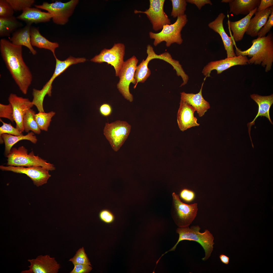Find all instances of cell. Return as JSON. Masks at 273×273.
<instances>
[{"label": "cell", "instance_id": "obj_1", "mask_svg": "<svg viewBox=\"0 0 273 273\" xmlns=\"http://www.w3.org/2000/svg\"><path fill=\"white\" fill-rule=\"evenodd\" d=\"M22 46L13 44L2 38L0 40L1 56L13 78L22 93L27 94L32 80V75L23 60Z\"/></svg>", "mask_w": 273, "mask_h": 273}, {"label": "cell", "instance_id": "obj_2", "mask_svg": "<svg viewBox=\"0 0 273 273\" xmlns=\"http://www.w3.org/2000/svg\"><path fill=\"white\" fill-rule=\"evenodd\" d=\"M251 46L248 49L242 51L236 46V55L248 56L251 58L248 64L261 65L265 67V72L271 68L273 62V36L272 32L266 36L258 37L253 40Z\"/></svg>", "mask_w": 273, "mask_h": 273}, {"label": "cell", "instance_id": "obj_3", "mask_svg": "<svg viewBox=\"0 0 273 273\" xmlns=\"http://www.w3.org/2000/svg\"><path fill=\"white\" fill-rule=\"evenodd\" d=\"M200 228L198 225L178 227L176 232L179 234L178 239L175 245L170 249L162 255V257L168 252L174 251L177 245L182 241L187 240L195 241L200 244L203 248L205 253L204 257L202 259L203 261L207 260L210 256L213 250L214 244L213 235L208 230L203 233L200 232Z\"/></svg>", "mask_w": 273, "mask_h": 273}, {"label": "cell", "instance_id": "obj_4", "mask_svg": "<svg viewBox=\"0 0 273 273\" xmlns=\"http://www.w3.org/2000/svg\"><path fill=\"white\" fill-rule=\"evenodd\" d=\"M188 21L187 16L185 14L177 17L173 24L164 26L160 32L155 33L150 32L149 36L150 38L154 39V46H156L163 41L166 42V46L168 47L174 43L181 44L183 41L181 32Z\"/></svg>", "mask_w": 273, "mask_h": 273}, {"label": "cell", "instance_id": "obj_5", "mask_svg": "<svg viewBox=\"0 0 273 273\" xmlns=\"http://www.w3.org/2000/svg\"><path fill=\"white\" fill-rule=\"evenodd\" d=\"M6 156L8 166L23 167L39 166L48 171L55 169L53 164L47 162L38 156L35 155L33 151L28 153V150L23 146L18 148H12L10 152Z\"/></svg>", "mask_w": 273, "mask_h": 273}, {"label": "cell", "instance_id": "obj_6", "mask_svg": "<svg viewBox=\"0 0 273 273\" xmlns=\"http://www.w3.org/2000/svg\"><path fill=\"white\" fill-rule=\"evenodd\" d=\"M171 209L172 216L178 227L188 226L196 217L198 211L197 203L187 204L180 200L178 195L173 192Z\"/></svg>", "mask_w": 273, "mask_h": 273}, {"label": "cell", "instance_id": "obj_7", "mask_svg": "<svg viewBox=\"0 0 273 273\" xmlns=\"http://www.w3.org/2000/svg\"><path fill=\"white\" fill-rule=\"evenodd\" d=\"M79 2L78 0H71L66 3L58 1L50 3L44 2L41 5L34 6L36 8L46 10L52 14L54 23L64 25L68 21Z\"/></svg>", "mask_w": 273, "mask_h": 273}, {"label": "cell", "instance_id": "obj_8", "mask_svg": "<svg viewBox=\"0 0 273 273\" xmlns=\"http://www.w3.org/2000/svg\"><path fill=\"white\" fill-rule=\"evenodd\" d=\"M131 127L125 121H117L106 123L104 134L115 151H117L123 144L129 134Z\"/></svg>", "mask_w": 273, "mask_h": 273}, {"label": "cell", "instance_id": "obj_9", "mask_svg": "<svg viewBox=\"0 0 273 273\" xmlns=\"http://www.w3.org/2000/svg\"><path fill=\"white\" fill-rule=\"evenodd\" d=\"M138 61L134 56L124 61L118 76L117 87L125 98L130 102L133 101V97L129 91V85L131 83L135 84L134 75Z\"/></svg>", "mask_w": 273, "mask_h": 273}, {"label": "cell", "instance_id": "obj_10", "mask_svg": "<svg viewBox=\"0 0 273 273\" xmlns=\"http://www.w3.org/2000/svg\"><path fill=\"white\" fill-rule=\"evenodd\" d=\"M54 57L56 59V64L55 71L52 76L41 90L35 88L33 89L32 94L33 97L38 102H43L44 98L47 95L49 96H51L52 83L56 77L64 72L70 65L85 61V59L84 58H75L71 56L64 61L59 60L56 56Z\"/></svg>", "mask_w": 273, "mask_h": 273}, {"label": "cell", "instance_id": "obj_11", "mask_svg": "<svg viewBox=\"0 0 273 273\" xmlns=\"http://www.w3.org/2000/svg\"><path fill=\"white\" fill-rule=\"evenodd\" d=\"M125 47L122 43H115L110 49H104L100 53L92 58L90 61L101 63L106 62L113 67L116 76H118L120 71L124 62Z\"/></svg>", "mask_w": 273, "mask_h": 273}, {"label": "cell", "instance_id": "obj_12", "mask_svg": "<svg viewBox=\"0 0 273 273\" xmlns=\"http://www.w3.org/2000/svg\"><path fill=\"white\" fill-rule=\"evenodd\" d=\"M164 0H150L149 8L144 11L135 10V14L143 13L146 14L155 31L162 29L163 26L171 24L170 20L164 11Z\"/></svg>", "mask_w": 273, "mask_h": 273}, {"label": "cell", "instance_id": "obj_13", "mask_svg": "<svg viewBox=\"0 0 273 273\" xmlns=\"http://www.w3.org/2000/svg\"><path fill=\"white\" fill-rule=\"evenodd\" d=\"M0 169L3 171H11L14 172L26 174L32 180L34 184L37 187L41 186L47 183L51 175L48 170L39 166L25 167L11 166L1 165Z\"/></svg>", "mask_w": 273, "mask_h": 273}, {"label": "cell", "instance_id": "obj_14", "mask_svg": "<svg viewBox=\"0 0 273 273\" xmlns=\"http://www.w3.org/2000/svg\"><path fill=\"white\" fill-rule=\"evenodd\" d=\"M28 261L30 264L29 269L21 273H57L60 268L55 258L48 255H40Z\"/></svg>", "mask_w": 273, "mask_h": 273}, {"label": "cell", "instance_id": "obj_15", "mask_svg": "<svg viewBox=\"0 0 273 273\" xmlns=\"http://www.w3.org/2000/svg\"><path fill=\"white\" fill-rule=\"evenodd\" d=\"M9 103L12 105L13 117L16 124V128L21 132L24 130L23 119L26 112L34 106L28 99L19 97L11 93L8 98Z\"/></svg>", "mask_w": 273, "mask_h": 273}, {"label": "cell", "instance_id": "obj_16", "mask_svg": "<svg viewBox=\"0 0 273 273\" xmlns=\"http://www.w3.org/2000/svg\"><path fill=\"white\" fill-rule=\"evenodd\" d=\"M248 62L249 59L245 56L239 55L227 57L224 59L209 62L204 67L202 73L205 76V78H206L210 76V74L213 70H216L217 74H219L231 67L237 65L248 64Z\"/></svg>", "mask_w": 273, "mask_h": 273}, {"label": "cell", "instance_id": "obj_17", "mask_svg": "<svg viewBox=\"0 0 273 273\" xmlns=\"http://www.w3.org/2000/svg\"><path fill=\"white\" fill-rule=\"evenodd\" d=\"M177 114V121L180 129L183 131L192 127L198 126L197 119L194 116V108L186 102L180 100Z\"/></svg>", "mask_w": 273, "mask_h": 273}, {"label": "cell", "instance_id": "obj_18", "mask_svg": "<svg viewBox=\"0 0 273 273\" xmlns=\"http://www.w3.org/2000/svg\"><path fill=\"white\" fill-rule=\"evenodd\" d=\"M225 15L223 13H220L215 19L209 23V27L215 32L218 33L221 37L225 50L227 57L236 56L234 49L235 42L232 38L229 36L224 30L223 24V20Z\"/></svg>", "mask_w": 273, "mask_h": 273}, {"label": "cell", "instance_id": "obj_19", "mask_svg": "<svg viewBox=\"0 0 273 273\" xmlns=\"http://www.w3.org/2000/svg\"><path fill=\"white\" fill-rule=\"evenodd\" d=\"M204 83H202L199 92L196 94L180 93V100L185 101L193 107L199 116H203L210 108V104L203 97L202 93Z\"/></svg>", "mask_w": 273, "mask_h": 273}, {"label": "cell", "instance_id": "obj_20", "mask_svg": "<svg viewBox=\"0 0 273 273\" xmlns=\"http://www.w3.org/2000/svg\"><path fill=\"white\" fill-rule=\"evenodd\" d=\"M251 97L254 101L258 106V113L254 120L247 124L248 131L251 141L250 131L251 126L255 124V122L259 116H265L267 118L272 124V122L271 120L269 111L270 107L273 103V95L268 96H261L257 94H254L250 95Z\"/></svg>", "mask_w": 273, "mask_h": 273}, {"label": "cell", "instance_id": "obj_21", "mask_svg": "<svg viewBox=\"0 0 273 273\" xmlns=\"http://www.w3.org/2000/svg\"><path fill=\"white\" fill-rule=\"evenodd\" d=\"M53 15L47 12L42 11L39 9L29 7L26 8L22 13L17 17V19L23 21L27 24H38L48 22L52 18Z\"/></svg>", "mask_w": 273, "mask_h": 273}, {"label": "cell", "instance_id": "obj_22", "mask_svg": "<svg viewBox=\"0 0 273 273\" xmlns=\"http://www.w3.org/2000/svg\"><path fill=\"white\" fill-rule=\"evenodd\" d=\"M273 11V6L263 10L256 11L254 16L251 19L245 33L252 37L257 36L259 31L266 23Z\"/></svg>", "mask_w": 273, "mask_h": 273}, {"label": "cell", "instance_id": "obj_23", "mask_svg": "<svg viewBox=\"0 0 273 273\" xmlns=\"http://www.w3.org/2000/svg\"><path fill=\"white\" fill-rule=\"evenodd\" d=\"M261 0H222V3H228L229 12L235 15H247L257 8Z\"/></svg>", "mask_w": 273, "mask_h": 273}, {"label": "cell", "instance_id": "obj_24", "mask_svg": "<svg viewBox=\"0 0 273 273\" xmlns=\"http://www.w3.org/2000/svg\"><path fill=\"white\" fill-rule=\"evenodd\" d=\"M31 25L27 24L23 28L16 31L12 33V36L9 40L15 45L26 47L33 55H35L37 51L33 48L31 42Z\"/></svg>", "mask_w": 273, "mask_h": 273}, {"label": "cell", "instance_id": "obj_25", "mask_svg": "<svg viewBox=\"0 0 273 273\" xmlns=\"http://www.w3.org/2000/svg\"><path fill=\"white\" fill-rule=\"evenodd\" d=\"M257 8L251 11L248 14L240 20L235 21L229 20L227 23L232 31V38L234 41L242 40L248 26L250 20L256 12Z\"/></svg>", "mask_w": 273, "mask_h": 273}, {"label": "cell", "instance_id": "obj_26", "mask_svg": "<svg viewBox=\"0 0 273 273\" xmlns=\"http://www.w3.org/2000/svg\"><path fill=\"white\" fill-rule=\"evenodd\" d=\"M31 42L32 46L51 51L54 57L56 56L55 50L59 46L57 43L51 42L42 36L40 33L39 28L34 27H32L31 28Z\"/></svg>", "mask_w": 273, "mask_h": 273}, {"label": "cell", "instance_id": "obj_27", "mask_svg": "<svg viewBox=\"0 0 273 273\" xmlns=\"http://www.w3.org/2000/svg\"><path fill=\"white\" fill-rule=\"evenodd\" d=\"M22 140L29 141L34 144H36L37 141L36 136L32 131L29 132L26 135L20 136L6 133L2 134L0 137V143L2 144L4 142L5 143V153L6 156L10 153L14 145Z\"/></svg>", "mask_w": 273, "mask_h": 273}, {"label": "cell", "instance_id": "obj_28", "mask_svg": "<svg viewBox=\"0 0 273 273\" xmlns=\"http://www.w3.org/2000/svg\"><path fill=\"white\" fill-rule=\"evenodd\" d=\"M22 24L14 16L7 17H0V36H8L13 33Z\"/></svg>", "mask_w": 273, "mask_h": 273}, {"label": "cell", "instance_id": "obj_29", "mask_svg": "<svg viewBox=\"0 0 273 273\" xmlns=\"http://www.w3.org/2000/svg\"><path fill=\"white\" fill-rule=\"evenodd\" d=\"M36 112L33 109H29L25 115L23 121L24 130L27 132L31 130L35 133L39 134L41 132L39 128L35 119Z\"/></svg>", "mask_w": 273, "mask_h": 273}, {"label": "cell", "instance_id": "obj_30", "mask_svg": "<svg viewBox=\"0 0 273 273\" xmlns=\"http://www.w3.org/2000/svg\"><path fill=\"white\" fill-rule=\"evenodd\" d=\"M55 113L51 111L48 113L39 112L35 114L34 118L37 125L41 130L47 131L52 121V118Z\"/></svg>", "mask_w": 273, "mask_h": 273}, {"label": "cell", "instance_id": "obj_31", "mask_svg": "<svg viewBox=\"0 0 273 273\" xmlns=\"http://www.w3.org/2000/svg\"><path fill=\"white\" fill-rule=\"evenodd\" d=\"M172 10L171 16L173 18L184 15L187 3L185 0H171Z\"/></svg>", "mask_w": 273, "mask_h": 273}, {"label": "cell", "instance_id": "obj_32", "mask_svg": "<svg viewBox=\"0 0 273 273\" xmlns=\"http://www.w3.org/2000/svg\"><path fill=\"white\" fill-rule=\"evenodd\" d=\"M74 264H84L91 265L90 263L83 247L79 248L74 256L69 260Z\"/></svg>", "mask_w": 273, "mask_h": 273}, {"label": "cell", "instance_id": "obj_33", "mask_svg": "<svg viewBox=\"0 0 273 273\" xmlns=\"http://www.w3.org/2000/svg\"><path fill=\"white\" fill-rule=\"evenodd\" d=\"M14 11H22L26 8L31 7L34 3V0H7Z\"/></svg>", "mask_w": 273, "mask_h": 273}, {"label": "cell", "instance_id": "obj_34", "mask_svg": "<svg viewBox=\"0 0 273 273\" xmlns=\"http://www.w3.org/2000/svg\"><path fill=\"white\" fill-rule=\"evenodd\" d=\"M0 121L3 124L0 127V137L2 134L5 133L17 136L23 135L22 132L13 126L11 123H5L1 119Z\"/></svg>", "mask_w": 273, "mask_h": 273}, {"label": "cell", "instance_id": "obj_35", "mask_svg": "<svg viewBox=\"0 0 273 273\" xmlns=\"http://www.w3.org/2000/svg\"><path fill=\"white\" fill-rule=\"evenodd\" d=\"M14 10L7 0H0V17H7L13 16Z\"/></svg>", "mask_w": 273, "mask_h": 273}, {"label": "cell", "instance_id": "obj_36", "mask_svg": "<svg viewBox=\"0 0 273 273\" xmlns=\"http://www.w3.org/2000/svg\"><path fill=\"white\" fill-rule=\"evenodd\" d=\"M0 117L8 119L12 122L14 121L13 109L10 103L8 105L0 104Z\"/></svg>", "mask_w": 273, "mask_h": 273}, {"label": "cell", "instance_id": "obj_37", "mask_svg": "<svg viewBox=\"0 0 273 273\" xmlns=\"http://www.w3.org/2000/svg\"><path fill=\"white\" fill-rule=\"evenodd\" d=\"M273 26V11L269 16L268 19L263 26L259 31L258 37L266 36V34L269 32Z\"/></svg>", "mask_w": 273, "mask_h": 273}, {"label": "cell", "instance_id": "obj_38", "mask_svg": "<svg viewBox=\"0 0 273 273\" xmlns=\"http://www.w3.org/2000/svg\"><path fill=\"white\" fill-rule=\"evenodd\" d=\"M100 219L103 222L107 223H111L114 221L115 217L113 213L107 209L101 211L99 214Z\"/></svg>", "mask_w": 273, "mask_h": 273}, {"label": "cell", "instance_id": "obj_39", "mask_svg": "<svg viewBox=\"0 0 273 273\" xmlns=\"http://www.w3.org/2000/svg\"><path fill=\"white\" fill-rule=\"evenodd\" d=\"M179 196L183 200L187 202L193 201L195 199V194L194 192L186 189H184L180 191Z\"/></svg>", "mask_w": 273, "mask_h": 273}, {"label": "cell", "instance_id": "obj_40", "mask_svg": "<svg viewBox=\"0 0 273 273\" xmlns=\"http://www.w3.org/2000/svg\"><path fill=\"white\" fill-rule=\"evenodd\" d=\"M74 265L73 269L70 273H88L90 271L92 267L88 264H76Z\"/></svg>", "mask_w": 273, "mask_h": 273}, {"label": "cell", "instance_id": "obj_41", "mask_svg": "<svg viewBox=\"0 0 273 273\" xmlns=\"http://www.w3.org/2000/svg\"><path fill=\"white\" fill-rule=\"evenodd\" d=\"M187 2L195 5L199 10H200L202 7L206 4L212 5V4L210 0H187Z\"/></svg>", "mask_w": 273, "mask_h": 273}, {"label": "cell", "instance_id": "obj_42", "mask_svg": "<svg viewBox=\"0 0 273 273\" xmlns=\"http://www.w3.org/2000/svg\"><path fill=\"white\" fill-rule=\"evenodd\" d=\"M99 110L101 114L104 116L110 115L111 113L112 109L110 105L108 104L104 103L100 107Z\"/></svg>", "mask_w": 273, "mask_h": 273}, {"label": "cell", "instance_id": "obj_43", "mask_svg": "<svg viewBox=\"0 0 273 273\" xmlns=\"http://www.w3.org/2000/svg\"><path fill=\"white\" fill-rule=\"evenodd\" d=\"M273 5V0H261L260 4L257 8L256 12L265 10Z\"/></svg>", "mask_w": 273, "mask_h": 273}, {"label": "cell", "instance_id": "obj_44", "mask_svg": "<svg viewBox=\"0 0 273 273\" xmlns=\"http://www.w3.org/2000/svg\"><path fill=\"white\" fill-rule=\"evenodd\" d=\"M220 260L222 262L226 265L229 264L230 261V258L224 254H221L219 256Z\"/></svg>", "mask_w": 273, "mask_h": 273}]
</instances>
